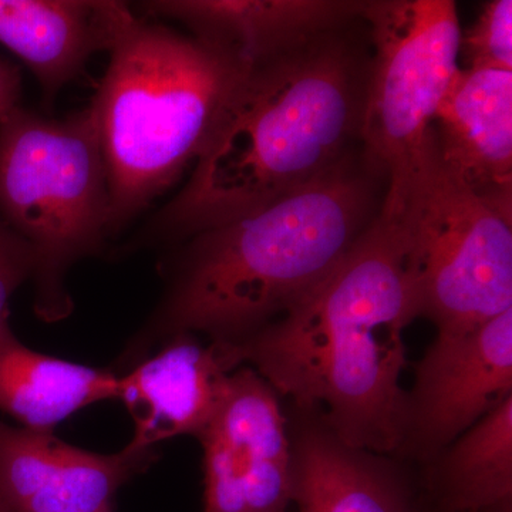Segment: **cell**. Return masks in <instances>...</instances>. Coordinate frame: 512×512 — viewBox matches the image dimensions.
Here are the masks:
<instances>
[{
  "mask_svg": "<svg viewBox=\"0 0 512 512\" xmlns=\"http://www.w3.org/2000/svg\"><path fill=\"white\" fill-rule=\"evenodd\" d=\"M414 319L406 239L379 215L284 316L217 348L229 369L251 367L291 409L316 414L343 443L394 457L406 406L404 330Z\"/></svg>",
  "mask_w": 512,
  "mask_h": 512,
  "instance_id": "obj_1",
  "label": "cell"
},
{
  "mask_svg": "<svg viewBox=\"0 0 512 512\" xmlns=\"http://www.w3.org/2000/svg\"><path fill=\"white\" fill-rule=\"evenodd\" d=\"M360 20L251 64L190 181L148 237L191 238L247 217L352 154L370 66Z\"/></svg>",
  "mask_w": 512,
  "mask_h": 512,
  "instance_id": "obj_2",
  "label": "cell"
},
{
  "mask_svg": "<svg viewBox=\"0 0 512 512\" xmlns=\"http://www.w3.org/2000/svg\"><path fill=\"white\" fill-rule=\"evenodd\" d=\"M376 178L352 154L264 210L188 238L167 288L121 363L136 365L181 333L239 345L322 284L375 214Z\"/></svg>",
  "mask_w": 512,
  "mask_h": 512,
  "instance_id": "obj_3",
  "label": "cell"
},
{
  "mask_svg": "<svg viewBox=\"0 0 512 512\" xmlns=\"http://www.w3.org/2000/svg\"><path fill=\"white\" fill-rule=\"evenodd\" d=\"M110 53L89 109L106 165L114 234L204 154L251 63L140 18Z\"/></svg>",
  "mask_w": 512,
  "mask_h": 512,
  "instance_id": "obj_4",
  "label": "cell"
},
{
  "mask_svg": "<svg viewBox=\"0 0 512 512\" xmlns=\"http://www.w3.org/2000/svg\"><path fill=\"white\" fill-rule=\"evenodd\" d=\"M0 220L32 251L36 315L67 318V274L111 234L106 165L89 107L63 119L18 107L0 123Z\"/></svg>",
  "mask_w": 512,
  "mask_h": 512,
  "instance_id": "obj_5",
  "label": "cell"
},
{
  "mask_svg": "<svg viewBox=\"0 0 512 512\" xmlns=\"http://www.w3.org/2000/svg\"><path fill=\"white\" fill-rule=\"evenodd\" d=\"M370 53L360 143L387 184L380 218L399 220L433 141V120L460 69L453 0H367Z\"/></svg>",
  "mask_w": 512,
  "mask_h": 512,
  "instance_id": "obj_6",
  "label": "cell"
},
{
  "mask_svg": "<svg viewBox=\"0 0 512 512\" xmlns=\"http://www.w3.org/2000/svg\"><path fill=\"white\" fill-rule=\"evenodd\" d=\"M512 221L448 173L431 141L394 224L402 228L417 318L460 335L512 309Z\"/></svg>",
  "mask_w": 512,
  "mask_h": 512,
  "instance_id": "obj_7",
  "label": "cell"
},
{
  "mask_svg": "<svg viewBox=\"0 0 512 512\" xmlns=\"http://www.w3.org/2000/svg\"><path fill=\"white\" fill-rule=\"evenodd\" d=\"M197 439L204 450V512H289L288 412L254 369L231 372L220 406Z\"/></svg>",
  "mask_w": 512,
  "mask_h": 512,
  "instance_id": "obj_8",
  "label": "cell"
},
{
  "mask_svg": "<svg viewBox=\"0 0 512 512\" xmlns=\"http://www.w3.org/2000/svg\"><path fill=\"white\" fill-rule=\"evenodd\" d=\"M512 396V309L460 335H437L406 390L396 458L423 466Z\"/></svg>",
  "mask_w": 512,
  "mask_h": 512,
  "instance_id": "obj_9",
  "label": "cell"
},
{
  "mask_svg": "<svg viewBox=\"0 0 512 512\" xmlns=\"http://www.w3.org/2000/svg\"><path fill=\"white\" fill-rule=\"evenodd\" d=\"M156 460L154 448L127 444L119 453H92L53 431L0 421V500L12 512H101Z\"/></svg>",
  "mask_w": 512,
  "mask_h": 512,
  "instance_id": "obj_10",
  "label": "cell"
},
{
  "mask_svg": "<svg viewBox=\"0 0 512 512\" xmlns=\"http://www.w3.org/2000/svg\"><path fill=\"white\" fill-rule=\"evenodd\" d=\"M441 165L512 221V72L458 69L433 120Z\"/></svg>",
  "mask_w": 512,
  "mask_h": 512,
  "instance_id": "obj_11",
  "label": "cell"
},
{
  "mask_svg": "<svg viewBox=\"0 0 512 512\" xmlns=\"http://www.w3.org/2000/svg\"><path fill=\"white\" fill-rule=\"evenodd\" d=\"M231 372L214 343L191 333L165 340L119 375L117 399L134 421L128 444L154 448L173 437H198L220 406Z\"/></svg>",
  "mask_w": 512,
  "mask_h": 512,
  "instance_id": "obj_12",
  "label": "cell"
},
{
  "mask_svg": "<svg viewBox=\"0 0 512 512\" xmlns=\"http://www.w3.org/2000/svg\"><path fill=\"white\" fill-rule=\"evenodd\" d=\"M288 417L296 511L420 512L402 460L348 446L316 414Z\"/></svg>",
  "mask_w": 512,
  "mask_h": 512,
  "instance_id": "obj_13",
  "label": "cell"
},
{
  "mask_svg": "<svg viewBox=\"0 0 512 512\" xmlns=\"http://www.w3.org/2000/svg\"><path fill=\"white\" fill-rule=\"evenodd\" d=\"M136 18L114 0H0V43L32 70L49 106Z\"/></svg>",
  "mask_w": 512,
  "mask_h": 512,
  "instance_id": "obj_14",
  "label": "cell"
},
{
  "mask_svg": "<svg viewBox=\"0 0 512 512\" xmlns=\"http://www.w3.org/2000/svg\"><path fill=\"white\" fill-rule=\"evenodd\" d=\"M362 0H158L147 16L170 19L191 36L248 63L261 62L330 29L362 18Z\"/></svg>",
  "mask_w": 512,
  "mask_h": 512,
  "instance_id": "obj_15",
  "label": "cell"
},
{
  "mask_svg": "<svg viewBox=\"0 0 512 512\" xmlns=\"http://www.w3.org/2000/svg\"><path fill=\"white\" fill-rule=\"evenodd\" d=\"M117 392V373L35 352L13 333L9 312L0 319V410L25 429L53 431Z\"/></svg>",
  "mask_w": 512,
  "mask_h": 512,
  "instance_id": "obj_16",
  "label": "cell"
},
{
  "mask_svg": "<svg viewBox=\"0 0 512 512\" xmlns=\"http://www.w3.org/2000/svg\"><path fill=\"white\" fill-rule=\"evenodd\" d=\"M423 468L440 512H485L512 501V396L498 404Z\"/></svg>",
  "mask_w": 512,
  "mask_h": 512,
  "instance_id": "obj_17",
  "label": "cell"
},
{
  "mask_svg": "<svg viewBox=\"0 0 512 512\" xmlns=\"http://www.w3.org/2000/svg\"><path fill=\"white\" fill-rule=\"evenodd\" d=\"M464 70L512 72V2L485 3L476 22L461 30L460 59Z\"/></svg>",
  "mask_w": 512,
  "mask_h": 512,
  "instance_id": "obj_18",
  "label": "cell"
},
{
  "mask_svg": "<svg viewBox=\"0 0 512 512\" xmlns=\"http://www.w3.org/2000/svg\"><path fill=\"white\" fill-rule=\"evenodd\" d=\"M35 259L28 245L0 220V319L8 313V302L23 282L32 279Z\"/></svg>",
  "mask_w": 512,
  "mask_h": 512,
  "instance_id": "obj_19",
  "label": "cell"
},
{
  "mask_svg": "<svg viewBox=\"0 0 512 512\" xmlns=\"http://www.w3.org/2000/svg\"><path fill=\"white\" fill-rule=\"evenodd\" d=\"M22 93V77L18 67L0 60V123L18 109Z\"/></svg>",
  "mask_w": 512,
  "mask_h": 512,
  "instance_id": "obj_20",
  "label": "cell"
},
{
  "mask_svg": "<svg viewBox=\"0 0 512 512\" xmlns=\"http://www.w3.org/2000/svg\"><path fill=\"white\" fill-rule=\"evenodd\" d=\"M485 512H512V501H510V503L500 505V507H495L493 510H488Z\"/></svg>",
  "mask_w": 512,
  "mask_h": 512,
  "instance_id": "obj_21",
  "label": "cell"
},
{
  "mask_svg": "<svg viewBox=\"0 0 512 512\" xmlns=\"http://www.w3.org/2000/svg\"><path fill=\"white\" fill-rule=\"evenodd\" d=\"M0 512H12V511L9 510L8 507H6V504L3 503L2 500H0Z\"/></svg>",
  "mask_w": 512,
  "mask_h": 512,
  "instance_id": "obj_22",
  "label": "cell"
},
{
  "mask_svg": "<svg viewBox=\"0 0 512 512\" xmlns=\"http://www.w3.org/2000/svg\"><path fill=\"white\" fill-rule=\"evenodd\" d=\"M101 512H113V507L107 508V510L101 511Z\"/></svg>",
  "mask_w": 512,
  "mask_h": 512,
  "instance_id": "obj_23",
  "label": "cell"
}]
</instances>
